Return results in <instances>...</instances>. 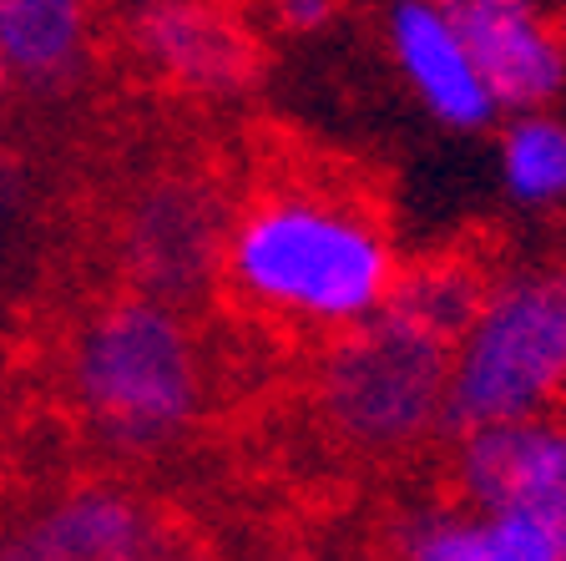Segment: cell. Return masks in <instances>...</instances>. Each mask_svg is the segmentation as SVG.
<instances>
[{
  "label": "cell",
  "mask_w": 566,
  "mask_h": 561,
  "mask_svg": "<svg viewBox=\"0 0 566 561\" xmlns=\"http://www.w3.org/2000/svg\"><path fill=\"white\" fill-rule=\"evenodd\" d=\"M218 273L253 314L349 334L385 309L400 269L359 198L279 183L228 218Z\"/></svg>",
  "instance_id": "cell-1"
},
{
  "label": "cell",
  "mask_w": 566,
  "mask_h": 561,
  "mask_svg": "<svg viewBox=\"0 0 566 561\" xmlns=\"http://www.w3.org/2000/svg\"><path fill=\"white\" fill-rule=\"evenodd\" d=\"M66 399L112 450H163L202 415L208 374L182 309L147 293H112L66 344Z\"/></svg>",
  "instance_id": "cell-2"
},
{
  "label": "cell",
  "mask_w": 566,
  "mask_h": 561,
  "mask_svg": "<svg viewBox=\"0 0 566 561\" xmlns=\"http://www.w3.org/2000/svg\"><path fill=\"white\" fill-rule=\"evenodd\" d=\"M566 395V269L495 283L491 304L450 354L446 430L542 420Z\"/></svg>",
  "instance_id": "cell-3"
},
{
  "label": "cell",
  "mask_w": 566,
  "mask_h": 561,
  "mask_svg": "<svg viewBox=\"0 0 566 561\" xmlns=\"http://www.w3.org/2000/svg\"><path fill=\"white\" fill-rule=\"evenodd\" d=\"M450 350L389 314L339 334L318 370V409L339 440L395 456L446 425Z\"/></svg>",
  "instance_id": "cell-4"
},
{
  "label": "cell",
  "mask_w": 566,
  "mask_h": 561,
  "mask_svg": "<svg viewBox=\"0 0 566 561\" xmlns=\"http://www.w3.org/2000/svg\"><path fill=\"white\" fill-rule=\"evenodd\" d=\"M233 212L202 177L163 173L142 183L122 212V263L132 293L157 304H192L223 269V238Z\"/></svg>",
  "instance_id": "cell-5"
},
{
  "label": "cell",
  "mask_w": 566,
  "mask_h": 561,
  "mask_svg": "<svg viewBox=\"0 0 566 561\" xmlns=\"http://www.w3.org/2000/svg\"><path fill=\"white\" fill-rule=\"evenodd\" d=\"M167 516L117 480H76L0 516V561H163Z\"/></svg>",
  "instance_id": "cell-6"
},
{
  "label": "cell",
  "mask_w": 566,
  "mask_h": 561,
  "mask_svg": "<svg viewBox=\"0 0 566 561\" xmlns=\"http://www.w3.org/2000/svg\"><path fill=\"white\" fill-rule=\"evenodd\" d=\"M455 486L481 516H542L566 527V425H485L455 435Z\"/></svg>",
  "instance_id": "cell-7"
},
{
  "label": "cell",
  "mask_w": 566,
  "mask_h": 561,
  "mask_svg": "<svg viewBox=\"0 0 566 561\" xmlns=\"http://www.w3.org/2000/svg\"><path fill=\"white\" fill-rule=\"evenodd\" d=\"M471 56L495 112H542L566 86V41L526 0H450L440 6Z\"/></svg>",
  "instance_id": "cell-8"
},
{
  "label": "cell",
  "mask_w": 566,
  "mask_h": 561,
  "mask_svg": "<svg viewBox=\"0 0 566 561\" xmlns=\"http://www.w3.org/2000/svg\"><path fill=\"white\" fill-rule=\"evenodd\" d=\"M132 46L167 86L192 96H233L263 66L259 35L218 6H142Z\"/></svg>",
  "instance_id": "cell-9"
},
{
  "label": "cell",
  "mask_w": 566,
  "mask_h": 561,
  "mask_svg": "<svg viewBox=\"0 0 566 561\" xmlns=\"http://www.w3.org/2000/svg\"><path fill=\"white\" fill-rule=\"evenodd\" d=\"M389 46L400 56L405 82L420 92V102L450 127H485L495 117L491 92L481 86L471 56L460 46V35L450 31L440 6H395L389 11Z\"/></svg>",
  "instance_id": "cell-10"
},
{
  "label": "cell",
  "mask_w": 566,
  "mask_h": 561,
  "mask_svg": "<svg viewBox=\"0 0 566 561\" xmlns=\"http://www.w3.org/2000/svg\"><path fill=\"white\" fill-rule=\"evenodd\" d=\"M92 11L76 0H0V61L11 86L51 92L86 61Z\"/></svg>",
  "instance_id": "cell-11"
},
{
  "label": "cell",
  "mask_w": 566,
  "mask_h": 561,
  "mask_svg": "<svg viewBox=\"0 0 566 561\" xmlns=\"http://www.w3.org/2000/svg\"><path fill=\"white\" fill-rule=\"evenodd\" d=\"M405 561H566V527L542 516L446 511L410 527Z\"/></svg>",
  "instance_id": "cell-12"
},
{
  "label": "cell",
  "mask_w": 566,
  "mask_h": 561,
  "mask_svg": "<svg viewBox=\"0 0 566 561\" xmlns=\"http://www.w3.org/2000/svg\"><path fill=\"white\" fill-rule=\"evenodd\" d=\"M491 293L495 283L481 273V263H465V258L446 253L395 273V289H389L379 314L420 329V334H430L436 344H446L455 354L460 340L471 334V324L481 319V309L491 304Z\"/></svg>",
  "instance_id": "cell-13"
},
{
  "label": "cell",
  "mask_w": 566,
  "mask_h": 561,
  "mask_svg": "<svg viewBox=\"0 0 566 561\" xmlns=\"http://www.w3.org/2000/svg\"><path fill=\"white\" fill-rule=\"evenodd\" d=\"M501 173L521 202L566 198V127L552 117H521L501 142Z\"/></svg>",
  "instance_id": "cell-14"
},
{
  "label": "cell",
  "mask_w": 566,
  "mask_h": 561,
  "mask_svg": "<svg viewBox=\"0 0 566 561\" xmlns=\"http://www.w3.org/2000/svg\"><path fill=\"white\" fill-rule=\"evenodd\" d=\"M279 15L289 31H304V25H318V21H329L334 6H324V0H294V6H279Z\"/></svg>",
  "instance_id": "cell-15"
},
{
  "label": "cell",
  "mask_w": 566,
  "mask_h": 561,
  "mask_svg": "<svg viewBox=\"0 0 566 561\" xmlns=\"http://www.w3.org/2000/svg\"><path fill=\"white\" fill-rule=\"evenodd\" d=\"M163 561H212V557H208V551H182V547H172Z\"/></svg>",
  "instance_id": "cell-16"
},
{
  "label": "cell",
  "mask_w": 566,
  "mask_h": 561,
  "mask_svg": "<svg viewBox=\"0 0 566 561\" xmlns=\"http://www.w3.org/2000/svg\"><path fill=\"white\" fill-rule=\"evenodd\" d=\"M15 86H11V71H6V61H0V106H6V96H11Z\"/></svg>",
  "instance_id": "cell-17"
},
{
  "label": "cell",
  "mask_w": 566,
  "mask_h": 561,
  "mask_svg": "<svg viewBox=\"0 0 566 561\" xmlns=\"http://www.w3.org/2000/svg\"><path fill=\"white\" fill-rule=\"evenodd\" d=\"M273 561H308V557H273Z\"/></svg>",
  "instance_id": "cell-18"
}]
</instances>
